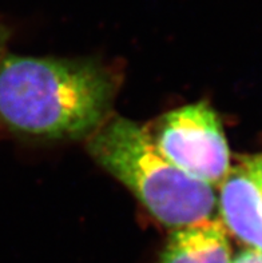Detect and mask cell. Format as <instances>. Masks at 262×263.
<instances>
[{"label":"cell","mask_w":262,"mask_h":263,"mask_svg":"<svg viewBox=\"0 0 262 263\" xmlns=\"http://www.w3.org/2000/svg\"><path fill=\"white\" fill-rule=\"evenodd\" d=\"M149 134L163 157L194 179L214 186L230 171L222 124L205 102L170 111Z\"/></svg>","instance_id":"3957f363"},{"label":"cell","mask_w":262,"mask_h":263,"mask_svg":"<svg viewBox=\"0 0 262 263\" xmlns=\"http://www.w3.org/2000/svg\"><path fill=\"white\" fill-rule=\"evenodd\" d=\"M245 167L252 173V175L256 178V180L262 187V154L253 157L245 162Z\"/></svg>","instance_id":"8992f818"},{"label":"cell","mask_w":262,"mask_h":263,"mask_svg":"<svg viewBox=\"0 0 262 263\" xmlns=\"http://www.w3.org/2000/svg\"><path fill=\"white\" fill-rule=\"evenodd\" d=\"M232 263H262V253L249 249L239 253L234 259H232Z\"/></svg>","instance_id":"52a82bcc"},{"label":"cell","mask_w":262,"mask_h":263,"mask_svg":"<svg viewBox=\"0 0 262 263\" xmlns=\"http://www.w3.org/2000/svg\"><path fill=\"white\" fill-rule=\"evenodd\" d=\"M113 80L91 62L0 58V123L15 133L78 139L102 126Z\"/></svg>","instance_id":"6da1fadb"},{"label":"cell","mask_w":262,"mask_h":263,"mask_svg":"<svg viewBox=\"0 0 262 263\" xmlns=\"http://www.w3.org/2000/svg\"><path fill=\"white\" fill-rule=\"evenodd\" d=\"M225 226L206 219L177 229L163 249L161 263H232Z\"/></svg>","instance_id":"5b68a950"},{"label":"cell","mask_w":262,"mask_h":263,"mask_svg":"<svg viewBox=\"0 0 262 263\" xmlns=\"http://www.w3.org/2000/svg\"><path fill=\"white\" fill-rule=\"evenodd\" d=\"M3 46H4V31L3 28L0 27V53H2V50H3Z\"/></svg>","instance_id":"ba28073f"},{"label":"cell","mask_w":262,"mask_h":263,"mask_svg":"<svg viewBox=\"0 0 262 263\" xmlns=\"http://www.w3.org/2000/svg\"><path fill=\"white\" fill-rule=\"evenodd\" d=\"M219 210L225 226L252 250L262 253V187L245 166L230 170L222 180Z\"/></svg>","instance_id":"277c9868"},{"label":"cell","mask_w":262,"mask_h":263,"mask_svg":"<svg viewBox=\"0 0 262 263\" xmlns=\"http://www.w3.org/2000/svg\"><path fill=\"white\" fill-rule=\"evenodd\" d=\"M89 153L163 224L181 229L212 217L217 202L213 186L177 168L149 131L131 120L114 118L98 127Z\"/></svg>","instance_id":"7a4b0ae2"}]
</instances>
